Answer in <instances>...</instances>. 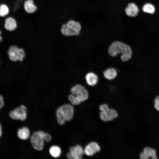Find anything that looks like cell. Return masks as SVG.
Returning <instances> with one entry per match:
<instances>
[{
	"label": "cell",
	"mask_w": 159,
	"mask_h": 159,
	"mask_svg": "<svg viewBox=\"0 0 159 159\" xmlns=\"http://www.w3.org/2000/svg\"><path fill=\"white\" fill-rule=\"evenodd\" d=\"M44 140L47 142H49L51 141L52 139L51 136L47 133H44Z\"/></svg>",
	"instance_id": "7402d4cb"
},
{
	"label": "cell",
	"mask_w": 159,
	"mask_h": 159,
	"mask_svg": "<svg viewBox=\"0 0 159 159\" xmlns=\"http://www.w3.org/2000/svg\"><path fill=\"white\" fill-rule=\"evenodd\" d=\"M85 79L87 84L90 86H94L97 83L98 77L95 74L92 72L87 73L85 76Z\"/></svg>",
	"instance_id": "9a60e30c"
},
{
	"label": "cell",
	"mask_w": 159,
	"mask_h": 159,
	"mask_svg": "<svg viewBox=\"0 0 159 159\" xmlns=\"http://www.w3.org/2000/svg\"><path fill=\"white\" fill-rule=\"evenodd\" d=\"M69 151V152L67 154V156L70 159H81L85 154L84 150L79 145L71 147Z\"/></svg>",
	"instance_id": "9c48e42d"
},
{
	"label": "cell",
	"mask_w": 159,
	"mask_h": 159,
	"mask_svg": "<svg viewBox=\"0 0 159 159\" xmlns=\"http://www.w3.org/2000/svg\"><path fill=\"white\" fill-rule=\"evenodd\" d=\"M10 12V8L7 4L5 3L0 4V17H6L9 16Z\"/></svg>",
	"instance_id": "ac0fdd59"
},
{
	"label": "cell",
	"mask_w": 159,
	"mask_h": 159,
	"mask_svg": "<svg viewBox=\"0 0 159 159\" xmlns=\"http://www.w3.org/2000/svg\"><path fill=\"white\" fill-rule=\"evenodd\" d=\"M142 10L144 12L150 14H154L155 11L154 6L150 3L145 4L143 6Z\"/></svg>",
	"instance_id": "d6986e66"
},
{
	"label": "cell",
	"mask_w": 159,
	"mask_h": 159,
	"mask_svg": "<svg viewBox=\"0 0 159 159\" xmlns=\"http://www.w3.org/2000/svg\"><path fill=\"white\" fill-rule=\"evenodd\" d=\"M108 52L110 55L115 57L121 54V59L123 62H126L131 58L132 51L129 46L118 41L113 42L110 46Z\"/></svg>",
	"instance_id": "6da1fadb"
},
{
	"label": "cell",
	"mask_w": 159,
	"mask_h": 159,
	"mask_svg": "<svg viewBox=\"0 0 159 159\" xmlns=\"http://www.w3.org/2000/svg\"><path fill=\"white\" fill-rule=\"evenodd\" d=\"M154 101V107L155 108L159 111V96H158L155 97Z\"/></svg>",
	"instance_id": "44dd1931"
},
{
	"label": "cell",
	"mask_w": 159,
	"mask_h": 159,
	"mask_svg": "<svg viewBox=\"0 0 159 159\" xmlns=\"http://www.w3.org/2000/svg\"><path fill=\"white\" fill-rule=\"evenodd\" d=\"M4 102L3 97L0 95V110L3 107L4 105Z\"/></svg>",
	"instance_id": "603a6c76"
},
{
	"label": "cell",
	"mask_w": 159,
	"mask_h": 159,
	"mask_svg": "<svg viewBox=\"0 0 159 159\" xmlns=\"http://www.w3.org/2000/svg\"><path fill=\"white\" fill-rule=\"evenodd\" d=\"M2 32L0 29V43L3 40V37L1 35Z\"/></svg>",
	"instance_id": "cb8c5ba5"
},
{
	"label": "cell",
	"mask_w": 159,
	"mask_h": 159,
	"mask_svg": "<svg viewBox=\"0 0 159 159\" xmlns=\"http://www.w3.org/2000/svg\"><path fill=\"white\" fill-rule=\"evenodd\" d=\"M141 159H147L150 158L152 159H157L155 150L150 147H146L143 150V151L140 155Z\"/></svg>",
	"instance_id": "7c38bea8"
},
{
	"label": "cell",
	"mask_w": 159,
	"mask_h": 159,
	"mask_svg": "<svg viewBox=\"0 0 159 159\" xmlns=\"http://www.w3.org/2000/svg\"><path fill=\"white\" fill-rule=\"evenodd\" d=\"M74 109L72 106L65 104L59 107L57 110L56 116L58 124L64 125L66 121L71 120L73 117Z\"/></svg>",
	"instance_id": "3957f363"
},
{
	"label": "cell",
	"mask_w": 159,
	"mask_h": 159,
	"mask_svg": "<svg viewBox=\"0 0 159 159\" xmlns=\"http://www.w3.org/2000/svg\"><path fill=\"white\" fill-rule=\"evenodd\" d=\"M126 15L129 17H135L138 15L139 9L137 5L134 3H129L125 9Z\"/></svg>",
	"instance_id": "4fadbf2b"
},
{
	"label": "cell",
	"mask_w": 159,
	"mask_h": 159,
	"mask_svg": "<svg viewBox=\"0 0 159 159\" xmlns=\"http://www.w3.org/2000/svg\"><path fill=\"white\" fill-rule=\"evenodd\" d=\"M105 77L109 80L115 79L117 75V72L114 68H109L105 70L103 73Z\"/></svg>",
	"instance_id": "2e32d148"
},
{
	"label": "cell",
	"mask_w": 159,
	"mask_h": 159,
	"mask_svg": "<svg viewBox=\"0 0 159 159\" xmlns=\"http://www.w3.org/2000/svg\"><path fill=\"white\" fill-rule=\"evenodd\" d=\"M27 109L24 105H21L11 111L9 113L10 117L15 120H24L27 117Z\"/></svg>",
	"instance_id": "ba28073f"
},
{
	"label": "cell",
	"mask_w": 159,
	"mask_h": 159,
	"mask_svg": "<svg viewBox=\"0 0 159 159\" xmlns=\"http://www.w3.org/2000/svg\"><path fill=\"white\" fill-rule=\"evenodd\" d=\"M100 150L98 144L95 142H91L85 147L84 150L85 153L88 156H92Z\"/></svg>",
	"instance_id": "8fae6325"
},
{
	"label": "cell",
	"mask_w": 159,
	"mask_h": 159,
	"mask_svg": "<svg viewBox=\"0 0 159 159\" xmlns=\"http://www.w3.org/2000/svg\"><path fill=\"white\" fill-rule=\"evenodd\" d=\"M81 29V24L79 22L71 20L62 25L61 32L64 36H76L80 34Z\"/></svg>",
	"instance_id": "277c9868"
},
{
	"label": "cell",
	"mask_w": 159,
	"mask_h": 159,
	"mask_svg": "<svg viewBox=\"0 0 159 159\" xmlns=\"http://www.w3.org/2000/svg\"><path fill=\"white\" fill-rule=\"evenodd\" d=\"M8 54L9 59L14 62L18 60L22 62L25 56V51L23 49L14 45L10 47Z\"/></svg>",
	"instance_id": "52a82bcc"
},
{
	"label": "cell",
	"mask_w": 159,
	"mask_h": 159,
	"mask_svg": "<svg viewBox=\"0 0 159 159\" xmlns=\"http://www.w3.org/2000/svg\"><path fill=\"white\" fill-rule=\"evenodd\" d=\"M49 153L54 157L57 158L60 156L61 153L60 148L58 146H53L49 149Z\"/></svg>",
	"instance_id": "ffe728a7"
},
{
	"label": "cell",
	"mask_w": 159,
	"mask_h": 159,
	"mask_svg": "<svg viewBox=\"0 0 159 159\" xmlns=\"http://www.w3.org/2000/svg\"><path fill=\"white\" fill-rule=\"evenodd\" d=\"M72 94L69 95L68 98L74 105H78L82 102L87 100L88 97V93L86 88L80 84H77L71 88Z\"/></svg>",
	"instance_id": "7a4b0ae2"
},
{
	"label": "cell",
	"mask_w": 159,
	"mask_h": 159,
	"mask_svg": "<svg viewBox=\"0 0 159 159\" xmlns=\"http://www.w3.org/2000/svg\"><path fill=\"white\" fill-rule=\"evenodd\" d=\"M44 132L42 131L34 132L30 137V141L34 149L40 151L43 150L44 145Z\"/></svg>",
	"instance_id": "8992f818"
},
{
	"label": "cell",
	"mask_w": 159,
	"mask_h": 159,
	"mask_svg": "<svg viewBox=\"0 0 159 159\" xmlns=\"http://www.w3.org/2000/svg\"><path fill=\"white\" fill-rule=\"evenodd\" d=\"M17 22L15 18L12 16H8L5 18L4 27L6 31L13 32L17 27Z\"/></svg>",
	"instance_id": "30bf717a"
},
{
	"label": "cell",
	"mask_w": 159,
	"mask_h": 159,
	"mask_svg": "<svg viewBox=\"0 0 159 159\" xmlns=\"http://www.w3.org/2000/svg\"><path fill=\"white\" fill-rule=\"evenodd\" d=\"M23 6L25 11L29 14L34 13L37 9L33 0H26L24 2Z\"/></svg>",
	"instance_id": "5bb4252c"
},
{
	"label": "cell",
	"mask_w": 159,
	"mask_h": 159,
	"mask_svg": "<svg viewBox=\"0 0 159 159\" xmlns=\"http://www.w3.org/2000/svg\"><path fill=\"white\" fill-rule=\"evenodd\" d=\"M2 134L1 127V124H0V138Z\"/></svg>",
	"instance_id": "d4e9b609"
},
{
	"label": "cell",
	"mask_w": 159,
	"mask_h": 159,
	"mask_svg": "<svg viewBox=\"0 0 159 159\" xmlns=\"http://www.w3.org/2000/svg\"><path fill=\"white\" fill-rule=\"evenodd\" d=\"M99 109L100 110V118L104 121H112L118 117V114L116 111L112 109H110L106 104L100 105Z\"/></svg>",
	"instance_id": "5b68a950"
},
{
	"label": "cell",
	"mask_w": 159,
	"mask_h": 159,
	"mask_svg": "<svg viewBox=\"0 0 159 159\" xmlns=\"http://www.w3.org/2000/svg\"><path fill=\"white\" fill-rule=\"evenodd\" d=\"M17 135L18 137L20 139L26 140L28 139L29 137V130L28 127H24L18 130Z\"/></svg>",
	"instance_id": "e0dca14e"
}]
</instances>
